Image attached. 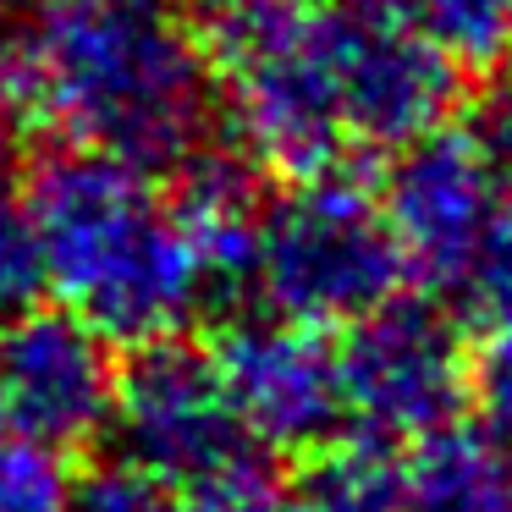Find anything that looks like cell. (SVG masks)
Here are the masks:
<instances>
[{"instance_id": "cell-4", "label": "cell", "mask_w": 512, "mask_h": 512, "mask_svg": "<svg viewBox=\"0 0 512 512\" xmlns=\"http://www.w3.org/2000/svg\"><path fill=\"white\" fill-rule=\"evenodd\" d=\"M402 254L386 210L353 177H298L259 210L254 287L265 303L303 325H347L402 287Z\"/></svg>"}, {"instance_id": "cell-22", "label": "cell", "mask_w": 512, "mask_h": 512, "mask_svg": "<svg viewBox=\"0 0 512 512\" xmlns=\"http://www.w3.org/2000/svg\"><path fill=\"white\" fill-rule=\"evenodd\" d=\"M0 430H6V413H0Z\"/></svg>"}, {"instance_id": "cell-19", "label": "cell", "mask_w": 512, "mask_h": 512, "mask_svg": "<svg viewBox=\"0 0 512 512\" xmlns=\"http://www.w3.org/2000/svg\"><path fill=\"white\" fill-rule=\"evenodd\" d=\"M45 287L39 270V243H34V221L17 188L0 182V314L34 303V292Z\"/></svg>"}, {"instance_id": "cell-7", "label": "cell", "mask_w": 512, "mask_h": 512, "mask_svg": "<svg viewBox=\"0 0 512 512\" xmlns=\"http://www.w3.org/2000/svg\"><path fill=\"white\" fill-rule=\"evenodd\" d=\"M325 28H331V67L336 100L353 144L402 149L419 133L441 127L457 105V67L419 39L408 23L369 0H325Z\"/></svg>"}, {"instance_id": "cell-14", "label": "cell", "mask_w": 512, "mask_h": 512, "mask_svg": "<svg viewBox=\"0 0 512 512\" xmlns=\"http://www.w3.org/2000/svg\"><path fill=\"white\" fill-rule=\"evenodd\" d=\"M397 23L430 39L457 72H496L512 56V0H380Z\"/></svg>"}, {"instance_id": "cell-2", "label": "cell", "mask_w": 512, "mask_h": 512, "mask_svg": "<svg viewBox=\"0 0 512 512\" xmlns=\"http://www.w3.org/2000/svg\"><path fill=\"white\" fill-rule=\"evenodd\" d=\"M23 204L45 287L105 342L177 336L210 303L155 171L67 144L34 166Z\"/></svg>"}, {"instance_id": "cell-1", "label": "cell", "mask_w": 512, "mask_h": 512, "mask_svg": "<svg viewBox=\"0 0 512 512\" xmlns=\"http://www.w3.org/2000/svg\"><path fill=\"white\" fill-rule=\"evenodd\" d=\"M28 111L72 149L177 171L215 116V67L177 0H34Z\"/></svg>"}, {"instance_id": "cell-11", "label": "cell", "mask_w": 512, "mask_h": 512, "mask_svg": "<svg viewBox=\"0 0 512 512\" xmlns=\"http://www.w3.org/2000/svg\"><path fill=\"white\" fill-rule=\"evenodd\" d=\"M177 171L182 182H177V199H171V215H177L188 254L204 276V298L248 287L254 281V248H259V210H265L248 160L199 144Z\"/></svg>"}, {"instance_id": "cell-9", "label": "cell", "mask_w": 512, "mask_h": 512, "mask_svg": "<svg viewBox=\"0 0 512 512\" xmlns=\"http://www.w3.org/2000/svg\"><path fill=\"white\" fill-rule=\"evenodd\" d=\"M105 430L116 435L127 463L160 474L166 485H188L199 468L248 441L210 353L177 336L138 342L133 358L116 364V402Z\"/></svg>"}, {"instance_id": "cell-18", "label": "cell", "mask_w": 512, "mask_h": 512, "mask_svg": "<svg viewBox=\"0 0 512 512\" xmlns=\"http://www.w3.org/2000/svg\"><path fill=\"white\" fill-rule=\"evenodd\" d=\"M72 512H182V501H177V485L116 457V463L89 468L72 485Z\"/></svg>"}, {"instance_id": "cell-21", "label": "cell", "mask_w": 512, "mask_h": 512, "mask_svg": "<svg viewBox=\"0 0 512 512\" xmlns=\"http://www.w3.org/2000/svg\"><path fill=\"white\" fill-rule=\"evenodd\" d=\"M468 138L490 160V171L501 182H512V72L496 67V78L479 89L474 111H468Z\"/></svg>"}, {"instance_id": "cell-16", "label": "cell", "mask_w": 512, "mask_h": 512, "mask_svg": "<svg viewBox=\"0 0 512 512\" xmlns=\"http://www.w3.org/2000/svg\"><path fill=\"white\" fill-rule=\"evenodd\" d=\"M452 298H463V309L479 314L485 325L512 320V182L496 188V204L479 226L474 254H468Z\"/></svg>"}, {"instance_id": "cell-10", "label": "cell", "mask_w": 512, "mask_h": 512, "mask_svg": "<svg viewBox=\"0 0 512 512\" xmlns=\"http://www.w3.org/2000/svg\"><path fill=\"white\" fill-rule=\"evenodd\" d=\"M391 155L397 160L386 171L380 210H386V226L397 237L402 270L435 292H452L468 254H474L479 226L496 204L501 177L479 155L468 127L452 133L446 122L419 133L413 144L391 149Z\"/></svg>"}, {"instance_id": "cell-5", "label": "cell", "mask_w": 512, "mask_h": 512, "mask_svg": "<svg viewBox=\"0 0 512 512\" xmlns=\"http://www.w3.org/2000/svg\"><path fill=\"white\" fill-rule=\"evenodd\" d=\"M347 419L369 441H419L463 408V342L435 303L397 298L347 320L336 347Z\"/></svg>"}, {"instance_id": "cell-17", "label": "cell", "mask_w": 512, "mask_h": 512, "mask_svg": "<svg viewBox=\"0 0 512 512\" xmlns=\"http://www.w3.org/2000/svg\"><path fill=\"white\" fill-rule=\"evenodd\" d=\"M463 402L479 430L512 452V320L485 325L474 353H463Z\"/></svg>"}, {"instance_id": "cell-15", "label": "cell", "mask_w": 512, "mask_h": 512, "mask_svg": "<svg viewBox=\"0 0 512 512\" xmlns=\"http://www.w3.org/2000/svg\"><path fill=\"white\" fill-rule=\"evenodd\" d=\"M182 512H281L287 507V479L276 468V452H265L259 441L232 446L226 457H215L210 468L177 485Z\"/></svg>"}, {"instance_id": "cell-13", "label": "cell", "mask_w": 512, "mask_h": 512, "mask_svg": "<svg viewBox=\"0 0 512 512\" xmlns=\"http://www.w3.org/2000/svg\"><path fill=\"white\" fill-rule=\"evenodd\" d=\"M281 512H408L402 496V463L386 441H325L314 446L309 468L287 485Z\"/></svg>"}, {"instance_id": "cell-20", "label": "cell", "mask_w": 512, "mask_h": 512, "mask_svg": "<svg viewBox=\"0 0 512 512\" xmlns=\"http://www.w3.org/2000/svg\"><path fill=\"white\" fill-rule=\"evenodd\" d=\"M28 116V56H23V12L17 0H0V155L12 149Z\"/></svg>"}, {"instance_id": "cell-12", "label": "cell", "mask_w": 512, "mask_h": 512, "mask_svg": "<svg viewBox=\"0 0 512 512\" xmlns=\"http://www.w3.org/2000/svg\"><path fill=\"white\" fill-rule=\"evenodd\" d=\"M408 512H512V452L479 424H435L402 463Z\"/></svg>"}, {"instance_id": "cell-3", "label": "cell", "mask_w": 512, "mask_h": 512, "mask_svg": "<svg viewBox=\"0 0 512 512\" xmlns=\"http://www.w3.org/2000/svg\"><path fill=\"white\" fill-rule=\"evenodd\" d=\"M237 144L276 177H320L353 149L336 100L325 0H215L204 28Z\"/></svg>"}, {"instance_id": "cell-8", "label": "cell", "mask_w": 512, "mask_h": 512, "mask_svg": "<svg viewBox=\"0 0 512 512\" xmlns=\"http://www.w3.org/2000/svg\"><path fill=\"white\" fill-rule=\"evenodd\" d=\"M116 402L111 342L72 309L0 314V413L6 424L56 452H78L105 435Z\"/></svg>"}, {"instance_id": "cell-6", "label": "cell", "mask_w": 512, "mask_h": 512, "mask_svg": "<svg viewBox=\"0 0 512 512\" xmlns=\"http://www.w3.org/2000/svg\"><path fill=\"white\" fill-rule=\"evenodd\" d=\"M210 364L243 435L265 452H314L347 424L342 369L320 325L287 320L276 309L259 320H232Z\"/></svg>"}]
</instances>
